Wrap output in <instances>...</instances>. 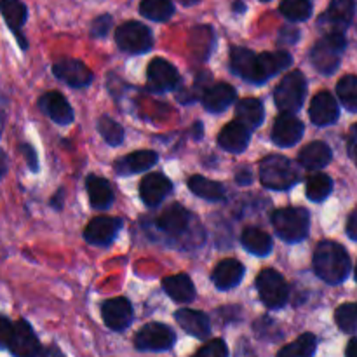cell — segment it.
Listing matches in <instances>:
<instances>
[{
    "instance_id": "8fae6325",
    "label": "cell",
    "mask_w": 357,
    "mask_h": 357,
    "mask_svg": "<svg viewBox=\"0 0 357 357\" xmlns=\"http://www.w3.org/2000/svg\"><path fill=\"white\" fill-rule=\"evenodd\" d=\"M230 66L241 79L253 84L267 82L261 72L260 56L246 47H234L230 52Z\"/></svg>"
},
{
    "instance_id": "d6a6232c",
    "label": "cell",
    "mask_w": 357,
    "mask_h": 357,
    "mask_svg": "<svg viewBox=\"0 0 357 357\" xmlns=\"http://www.w3.org/2000/svg\"><path fill=\"white\" fill-rule=\"evenodd\" d=\"M317 349V338L312 333H303L293 344L284 345L278 357H314Z\"/></svg>"
},
{
    "instance_id": "3957f363",
    "label": "cell",
    "mask_w": 357,
    "mask_h": 357,
    "mask_svg": "<svg viewBox=\"0 0 357 357\" xmlns=\"http://www.w3.org/2000/svg\"><path fill=\"white\" fill-rule=\"evenodd\" d=\"M275 232L286 243H300L309 236L310 215L305 208H282L272 215Z\"/></svg>"
},
{
    "instance_id": "f1b7e54d",
    "label": "cell",
    "mask_w": 357,
    "mask_h": 357,
    "mask_svg": "<svg viewBox=\"0 0 357 357\" xmlns=\"http://www.w3.org/2000/svg\"><path fill=\"white\" fill-rule=\"evenodd\" d=\"M331 150L326 143L312 142L298 153V162L307 169H323L330 164Z\"/></svg>"
},
{
    "instance_id": "7c38bea8",
    "label": "cell",
    "mask_w": 357,
    "mask_h": 357,
    "mask_svg": "<svg viewBox=\"0 0 357 357\" xmlns=\"http://www.w3.org/2000/svg\"><path fill=\"white\" fill-rule=\"evenodd\" d=\"M122 229L121 218H112V216H98L87 223L84 230V239L93 246H110L115 241L117 234Z\"/></svg>"
},
{
    "instance_id": "277c9868",
    "label": "cell",
    "mask_w": 357,
    "mask_h": 357,
    "mask_svg": "<svg viewBox=\"0 0 357 357\" xmlns=\"http://www.w3.org/2000/svg\"><path fill=\"white\" fill-rule=\"evenodd\" d=\"M261 183L272 190H288L298 181V171L284 155H268L260 164Z\"/></svg>"
},
{
    "instance_id": "f5cc1de1",
    "label": "cell",
    "mask_w": 357,
    "mask_h": 357,
    "mask_svg": "<svg viewBox=\"0 0 357 357\" xmlns=\"http://www.w3.org/2000/svg\"><path fill=\"white\" fill-rule=\"evenodd\" d=\"M356 281H357V265H356Z\"/></svg>"
},
{
    "instance_id": "f35d334b",
    "label": "cell",
    "mask_w": 357,
    "mask_h": 357,
    "mask_svg": "<svg viewBox=\"0 0 357 357\" xmlns=\"http://www.w3.org/2000/svg\"><path fill=\"white\" fill-rule=\"evenodd\" d=\"M338 328L347 335H357V303H344L335 312Z\"/></svg>"
},
{
    "instance_id": "ee69618b",
    "label": "cell",
    "mask_w": 357,
    "mask_h": 357,
    "mask_svg": "<svg viewBox=\"0 0 357 357\" xmlns=\"http://www.w3.org/2000/svg\"><path fill=\"white\" fill-rule=\"evenodd\" d=\"M347 146H349V155H351V159L354 160V164L357 166V124L352 126L351 132H349Z\"/></svg>"
},
{
    "instance_id": "52a82bcc",
    "label": "cell",
    "mask_w": 357,
    "mask_h": 357,
    "mask_svg": "<svg viewBox=\"0 0 357 357\" xmlns=\"http://www.w3.org/2000/svg\"><path fill=\"white\" fill-rule=\"evenodd\" d=\"M115 42L119 47L129 54H145L152 49L153 37L149 26L138 21H128L115 31Z\"/></svg>"
},
{
    "instance_id": "681fc988",
    "label": "cell",
    "mask_w": 357,
    "mask_h": 357,
    "mask_svg": "<svg viewBox=\"0 0 357 357\" xmlns=\"http://www.w3.org/2000/svg\"><path fill=\"white\" fill-rule=\"evenodd\" d=\"M51 204H52V208L61 209V204H63V190H59V192H58V197L52 199Z\"/></svg>"
},
{
    "instance_id": "44dd1931",
    "label": "cell",
    "mask_w": 357,
    "mask_h": 357,
    "mask_svg": "<svg viewBox=\"0 0 357 357\" xmlns=\"http://www.w3.org/2000/svg\"><path fill=\"white\" fill-rule=\"evenodd\" d=\"M40 108L56 124L66 126L73 122V110L66 98L58 91H49L40 98Z\"/></svg>"
},
{
    "instance_id": "f546056e",
    "label": "cell",
    "mask_w": 357,
    "mask_h": 357,
    "mask_svg": "<svg viewBox=\"0 0 357 357\" xmlns=\"http://www.w3.org/2000/svg\"><path fill=\"white\" fill-rule=\"evenodd\" d=\"M241 243L246 248V251H250L251 255H257V257H267L272 251V237L258 227L244 229Z\"/></svg>"
},
{
    "instance_id": "2e32d148",
    "label": "cell",
    "mask_w": 357,
    "mask_h": 357,
    "mask_svg": "<svg viewBox=\"0 0 357 357\" xmlns=\"http://www.w3.org/2000/svg\"><path fill=\"white\" fill-rule=\"evenodd\" d=\"M171 192H173V183L162 173L149 174L139 183V195H142V201L149 208L159 206Z\"/></svg>"
},
{
    "instance_id": "7bdbcfd3",
    "label": "cell",
    "mask_w": 357,
    "mask_h": 357,
    "mask_svg": "<svg viewBox=\"0 0 357 357\" xmlns=\"http://www.w3.org/2000/svg\"><path fill=\"white\" fill-rule=\"evenodd\" d=\"M298 38H300V30L296 26H293V24H289V26H284L281 31H279L278 42L282 45H291V44H296Z\"/></svg>"
},
{
    "instance_id": "d4e9b609",
    "label": "cell",
    "mask_w": 357,
    "mask_h": 357,
    "mask_svg": "<svg viewBox=\"0 0 357 357\" xmlns=\"http://www.w3.org/2000/svg\"><path fill=\"white\" fill-rule=\"evenodd\" d=\"M157 160H159V155L153 150H139V152H132L119 159L117 164H115V171L119 174L142 173V171L152 167Z\"/></svg>"
},
{
    "instance_id": "7402d4cb",
    "label": "cell",
    "mask_w": 357,
    "mask_h": 357,
    "mask_svg": "<svg viewBox=\"0 0 357 357\" xmlns=\"http://www.w3.org/2000/svg\"><path fill=\"white\" fill-rule=\"evenodd\" d=\"M244 278V265L241 261L234 260V258H227V260L220 261L216 268L213 271V284L218 289H232L243 281Z\"/></svg>"
},
{
    "instance_id": "7dc6e473",
    "label": "cell",
    "mask_w": 357,
    "mask_h": 357,
    "mask_svg": "<svg viewBox=\"0 0 357 357\" xmlns=\"http://www.w3.org/2000/svg\"><path fill=\"white\" fill-rule=\"evenodd\" d=\"M251 173L248 169H243V171H239V173H237V176H236V181L239 185H250L251 183Z\"/></svg>"
},
{
    "instance_id": "7a4b0ae2",
    "label": "cell",
    "mask_w": 357,
    "mask_h": 357,
    "mask_svg": "<svg viewBox=\"0 0 357 357\" xmlns=\"http://www.w3.org/2000/svg\"><path fill=\"white\" fill-rule=\"evenodd\" d=\"M0 338H2V347L9 349L14 357H37L40 352V342L37 335L23 319L10 323L7 317H2Z\"/></svg>"
},
{
    "instance_id": "db71d44e",
    "label": "cell",
    "mask_w": 357,
    "mask_h": 357,
    "mask_svg": "<svg viewBox=\"0 0 357 357\" xmlns=\"http://www.w3.org/2000/svg\"><path fill=\"white\" fill-rule=\"evenodd\" d=\"M261 2H271V0H261Z\"/></svg>"
},
{
    "instance_id": "ab89813d",
    "label": "cell",
    "mask_w": 357,
    "mask_h": 357,
    "mask_svg": "<svg viewBox=\"0 0 357 357\" xmlns=\"http://www.w3.org/2000/svg\"><path fill=\"white\" fill-rule=\"evenodd\" d=\"M98 131L103 136L105 142L112 146H117L124 142V129H122V126L112 117H107V115H103L100 122H98Z\"/></svg>"
},
{
    "instance_id": "603a6c76",
    "label": "cell",
    "mask_w": 357,
    "mask_h": 357,
    "mask_svg": "<svg viewBox=\"0 0 357 357\" xmlns=\"http://www.w3.org/2000/svg\"><path fill=\"white\" fill-rule=\"evenodd\" d=\"M188 223H190V213L181 204L167 206L157 220L159 229L169 236H180L181 232L187 230Z\"/></svg>"
},
{
    "instance_id": "4fadbf2b",
    "label": "cell",
    "mask_w": 357,
    "mask_h": 357,
    "mask_svg": "<svg viewBox=\"0 0 357 357\" xmlns=\"http://www.w3.org/2000/svg\"><path fill=\"white\" fill-rule=\"evenodd\" d=\"M52 72L59 80H63V82L72 87H86L93 82V72H91L86 63L79 61V59H59L52 66Z\"/></svg>"
},
{
    "instance_id": "9a60e30c",
    "label": "cell",
    "mask_w": 357,
    "mask_h": 357,
    "mask_svg": "<svg viewBox=\"0 0 357 357\" xmlns=\"http://www.w3.org/2000/svg\"><path fill=\"white\" fill-rule=\"evenodd\" d=\"M101 317L112 331H124L132 323V307L128 298H112L101 305Z\"/></svg>"
},
{
    "instance_id": "e0dca14e",
    "label": "cell",
    "mask_w": 357,
    "mask_h": 357,
    "mask_svg": "<svg viewBox=\"0 0 357 357\" xmlns=\"http://www.w3.org/2000/svg\"><path fill=\"white\" fill-rule=\"evenodd\" d=\"M309 115L310 121L316 126H330L338 119L340 108H338V103L333 94L328 93V91H321L310 101Z\"/></svg>"
},
{
    "instance_id": "6da1fadb",
    "label": "cell",
    "mask_w": 357,
    "mask_h": 357,
    "mask_svg": "<svg viewBox=\"0 0 357 357\" xmlns=\"http://www.w3.org/2000/svg\"><path fill=\"white\" fill-rule=\"evenodd\" d=\"M314 271L328 284H340L351 272V257L342 244L323 241L314 253Z\"/></svg>"
},
{
    "instance_id": "74e56055",
    "label": "cell",
    "mask_w": 357,
    "mask_h": 357,
    "mask_svg": "<svg viewBox=\"0 0 357 357\" xmlns=\"http://www.w3.org/2000/svg\"><path fill=\"white\" fill-rule=\"evenodd\" d=\"M337 94L340 98L342 105L347 110L357 112V77L356 75H345L344 79L338 82Z\"/></svg>"
},
{
    "instance_id": "ffe728a7",
    "label": "cell",
    "mask_w": 357,
    "mask_h": 357,
    "mask_svg": "<svg viewBox=\"0 0 357 357\" xmlns=\"http://www.w3.org/2000/svg\"><path fill=\"white\" fill-rule=\"evenodd\" d=\"M176 323L187 331L192 337L199 338V340H206L211 335V321L201 310H192V309H181L176 310L174 314Z\"/></svg>"
},
{
    "instance_id": "c3c4849f",
    "label": "cell",
    "mask_w": 357,
    "mask_h": 357,
    "mask_svg": "<svg viewBox=\"0 0 357 357\" xmlns=\"http://www.w3.org/2000/svg\"><path fill=\"white\" fill-rule=\"evenodd\" d=\"M347 357H357V338H352L347 345V351H345Z\"/></svg>"
},
{
    "instance_id": "30bf717a",
    "label": "cell",
    "mask_w": 357,
    "mask_h": 357,
    "mask_svg": "<svg viewBox=\"0 0 357 357\" xmlns=\"http://www.w3.org/2000/svg\"><path fill=\"white\" fill-rule=\"evenodd\" d=\"M354 0H331L326 13L319 17L324 33H345L354 17Z\"/></svg>"
},
{
    "instance_id": "f6af8a7d",
    "label": "cell",
    "mask_w": 357,
    "mask_h": 357,
    "mask_svg": "<svg viewBox=\"0 0 357 357\" xmlns=\"http://www.w3.org/2000/svg\"><path fill=\"white\" fill-rule=\"evenodd\" d=\"M21 149H23V153H24V157H26L30 169L37 171V155H35V150L31 149L30 145H23Z\"/></svg>"
},
{
    "instance_id": "ba28073f",
    "label": "cell",
    "mask_w": 357,
    "mask_h": 357,
    "mask_svg": "<svg viewBox=\"0 0 357 357\" xmlns=\"http://www.w3.org/2000/svg\"><path fill=\"white\" fill-rule=\"evenodd\" d=\"M257 289L260 300L268 309H281L286 305L289 296V288L284 278L274 268H265L257 278Z\"/></svg>"
},
{
    "instance_id": "8992f818",
    "label": "cell",
    "mask_w": 357,
    "mask_h": 357,
    "mask_svg": "<svg viewBox=\"0 0 357 357\" xmlns=\"http://www.w3.org/2000/svg\"><path fill=\"white\" fill-rule=\"evenodd\" d=\"M307 94V80L300 70H293L282 77L279 86L275 87V105L282 114H295L302 108Z\"/></svg>"
},
{
    "instance_id": "5b68a950",
    "label": "cell",
    "mask_w": 357,
    "mask_h": 357,
    "mask_svg": "<svg viewBox=\"0 0 357 357\" xmlns=\"http://www.w3.org/2000/svg\"><path fill=\"white\" fill-rule=\"evenodd\" d=\"M345 45H347L345 33H324V37L310 51V61L317 72L324 75L337 72Z\"/></svg>"
},
{
    "instance_id": "60d3db41",
    "label": "cell",
    "mask_w": 357,
    "mask_h": 357,
    "mask_svg": "<svg viewBox=\"0 0 357 357\" xmlns=\"http://www.w3.org/2000/svg\"><path fill=\"white\" fill-rule=\"evenodd\" d=\"M194 357H229V347L222 338H215V340L208 342L204 347L199 349Z\"/></svg>"
},
{
    "instance_id": "cb8c5ba5",
    "label": "cell",
    "mask_w": 357,
    "mask_h": 357,
    "mask_svg": "<svg viewBox=\"0 0 357 357\" xmlns=\"http://www.w3.org/2000/svg\"><path fill=\"white\" fill-rule=\"evenodd\" d=\"M236 89L229 84H216V86L209 87L202 94V105L208 112L213 114H220V112L227 110L230 105L236 101Z\"/></svg>"
},
{
    "instance_id": "8d00e7d4",
    "label": "cell",
    "mask_w": 357,
    "mask_h": 357,
    "mask_svg": "<svg viewBox=\"0 0 357 357\" xmlns=\"http://www.w3.org/2000/svg\"><path fill=\"white\" fill-rule=\"evenodd\" d=\"M279 10L289 21H305L312 14V3L310 0H282Z\"/></svg>"
},
{
    "instance_id": "e575fe53",
    "label": "cell",
    "mask_w": 357,
    "mask_h": 357,
    "mask_svg": "<svg viewBox=\"0 0 357 357\" xmlns=\"http://www.w3.org/2000/svg\"><path fill=\"white\" fill-rule=\"evenodd\" d=\"M291 61L293 58L286 51L264 52V54H260V65H261V72H264L265 80L274 77L275 73H279L281 70L288 68V66L291 65Z\"/></svg>"
},
{
    "instance_id": "484cf974",
    "label": "cell",
    "mask_w": 357,
    "mask_h": 357,
    "mask_svg": "<svg viewBox=\"0 0 357 357\" xmlns=\"http://www.w3.org/2000/svg\"><path fill=\"white\" fill-rule=\"evenodd\" d=\"M87 194H89L91 206L96 209H107L114 204V188L105 178L91 174L86 181Z\"/></svg>"
},
{
    "instance_id": "f907efd6",
    "label": "cell",
    "mask_w": 357,
    "mask_h": 357,
    "mask_svg": "<svg viewBox=\"0 0 357 357\" xmlns=\"http://www.w3.org/2000/svg\"><path fill=\"white\" fill-rule=\"evenodd\" d=\"M234 9H239V13H244V9H246V7H244V3L243 2H236L234 3Z\"/></svg>"
},
{
    "instance_id": "4316f807",
    "label": "cell",
    "mask_w": 357,
    "mask_h": 357,
    "mask_svg": "<svg viewBox=\"0 0 357 357\" xmlns=\"http://www.w3.org/2000/svg\"><path fill=\"white\" fill-rule=\"evenodd\" d=\"M162 288L178 303H190L195 298V286L187 274L166 278L162 281Z\"/></svg>"
},
{
    "instance_id": "ac0fdd59",
    "label": "cell",
    "mask_w": 357,
    "mask_h": 357,
    "mask_svg": "<svg viewBox=\"0 0 357 357\" xmlns=\"http://www.w3.org/2000/svg\"><path fill=\"white\" fill-rule=\"evenodd\" d=\"M303 124L293 114H282L279 115L275 121L274 129H272V139L278 146H293L298 143L303 136Z\"/></svg>"
},
{
    "instance_id": "b9f144b4",
    "label": "cell",
    "mask_w": 357,
    "mask_h": 357,
    "mask_svg": "<svg viewBox=\"0 0 357 357\" xmlns=\"http://www.w3.org/2000/svg\"><path fill=\"white\" fill-rule=\"evenodd\" d=\"M112 23H114V20H112V16H108V14L96 17V20L93 21L91 35H93V37H105V35L108 33V30L112 28Z\"/></svg>"
},
{
    "instance_id": "9c48e42d",
    "label": "cell",
    "mask_w": 357,
    "mask_h": 357,
    "mask_svg": "<svg viewBox=\"0 0 357 357\" xmlns=\"http://www.w3.org/2000/svg\"><path fill=\"white\" fill-rule=\"evenodd\" d=\"M176 342V335L169 326L160 323H149L136 333L135 345L143 352L169 351Z\"/></svg>"
},
{
    "instance_id": "bcb514c9",
    "label": "cell",
    "mask_w": 357,
    "mask_h": 357,
    "mask_svg": "<svg viewBox=\"0 0 357 357\" xmlns=\"http://www.w3.org/2000/svg\"><path fill=\"white\" fill-rule=\"evenodd\" d=\"M347 234L352 241H357V209L349 216L347 222Z\"/></svg>"
},
{
    "instance_id": "83f0119b",
    "label": "cell",
    "mask_w": 357,
    "mask_h": 357,
    "mask_svg": "<svg viewBox=\"0 0 357 357\" xmlns=\"http://www.w3.org/2000/svg\"><path fill=\"white\" fill-rule=\"evenodd\" d=\"M0 9H2V16L6 20V23L9 24L10 30L17 35V40H20L21 47H26V42L23 40L20 33V28L26 23L28 17V9L21 0H2L0 2Z\"/></svg>"
},
{
    "instance_id": "836d02e7",
    "label": "cell",
    "mask_w": 357,
    "mask_h": 357,
    "mask_svg": "<svg viewBox=\"0 0 357 357\" xmlns=\"http://www.w3.org/2000/svg\"><path fill=\"white\" fill-rule=\"evenodd\" d=\"M174 13V6L171 0H142L139 14L150 21H167Z\"/></svg>"
},
{
    "instance_id": "4dcf8cb0",
    "label": "cell",
    "mask_w": 357,
    "mask_h": 357,
    "mask_svg": "<svg viewBox=\"0 0 357 357\" xmlns=\"http://www.w3.org/2000/svg\"><path fill=\"white\" fill-rule=\"evenodd\" d=\"M236 117L237 121L246 124L250 129L258 128V126L264 122L265 117L264 105L258 100H255V98H244V100H241L239 103H237Z\"/></svg>"
},
{
    "instance_id": "816d5d0a",
    "label": "cell",
    "mask_w": 357,
    "mask_h": 357,
    "mask_svg": "<svg viewBox=\"0 0 357 357\" xmlns=\"http://www.w3.org/2000/svg\"><path fill=\"white\" fill-rule=\"evenodd\" d=\"M181 2H183V3H187V6H192V3L199 2V0H181Z\"/></svg>"
},
{
    "instance_id": "5bb4252c",
    "label": "cell",
    "mask_w": 357,
    "mask_h": 357,
    "mask_svg": "<svg viewBox=\"0 0 357 357\" xmlns=\"http://www.w3.org/2000/svg\"><path fill=\"white\" fill-rule=\"evenodd\" d=\"M146 75H149V87L157 93L174 89L181 80L178 70L162 58H155L150 61Z\"/></svg>"
},
{
    "instance_id": "d6986e66",
    "label": "cell",
    "mask_w": 357,
    "mask_h": 357,
    "mask_svg": "<svg viewBox=\"0 0 357 357\" xmlns=\"http://www.w3.org/2000/svg\"><path fill=\"white\" fill-rule=\"evenodd\" d=\"M251 139V129L241 121L229 122L218 136V145L230 153H241L248 149Z\"/></svg>"
},
{
    "instance_id": "1f68e13d",
    "label": "cell",
    "mask_w": 357,
    "mask_h": 357,
    "mask_svg": "<svg viewBox=\"0 0 357 357\" xmlns=\"http://www.w3.org/2000/svg\"><path fill=\"white\" fill-rule=\"evenodd\" d=\"M188 188L197 197L206 199V201H223L225 199V187L222 183L199 176V174L188 178Z\"/></svg>"
},
{
    "instance_id": "d590c367",
    "label": "cell",
    "mask_w": 357,
    "mask_h": 357,
    "mask_svg": "<svg viewBox=\"0 0 357 357\" xmlns=\"http://www.w3.org/2000/svg\"><path fill=\"white\" fill-rule=\"evenodd\" d=\"M331 190H333V181H331V178L328 176V174L317 173L312 174V176L307 180L305 194L312 202L324 201V199L331 194Z\"/></svg>"
}]
</instances>
